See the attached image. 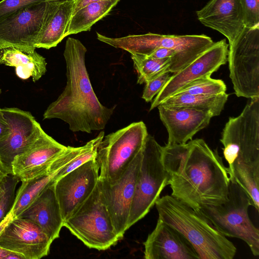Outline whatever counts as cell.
<instances>
[{"instance_id":"obj_25","label":"cell","mask_w":259,"mask_h":259,"mask_svg":"<svg viewBox=\"0 0 259 259\" xmlns=\"http://www.w3.org/2000/svg\"><path fill=\"white\" fill-rule=\"evenodd\" d=\"M119 2L104 1L90 4L72 15L66 36L90 31L97 21L106 16Z\"/></svg>"},{"instance_id":"obj_1","label":"cell","mask_w":259,"mask_h":259,"mask_svg":"<svg viewBox=\"0 0 259 259\" xmlns=\"http://www.w3.org/2000/svg\"><path fill=\"white\" fill-rule=\"evenodd\" d=\"M162 161L171 195L195 210L220 205L228 199V167L217 149L202 139L183 144H166Z\"/></svg>"},{"instance_id":"obj_11","label":"cell","mask_w":259,"mask_h":259,"mask_svg":"<svg viewBox=\"0 0 259 259\" xmlns=\"http://www.w3.org/2000/svg\"><path fill=\"white\" fill-rule=\"evenodd\" d=\"M48 1L15 11L0 20V50L36 48L46 14Z\"/></svg>"},{"instance_id":"obj_26","label":"cell","mask_w":259,"mask_h":259,"mask_svg":"<svg viewBox=\"0 0 259 259\" xmlns=\"http://www.w3.org/2000/svg\"><path fill=\"white\" fill-rule=\"evenodd\" d=\"M226 92L217 95L176 94L164 100L160 104L182 106L209 111L213 116L219 115L228 99Z\"/></svg>"},{"instance_id":"obj_36","label":"cell","mask_w":259,"mask_h":259,"mask_svg":"<svg viewBox=\"0 0 259 259\" xmlns=\"http://www.w3.org/2000/svg\"><path fill=\"white\" fill-rule=\"evenodd\" d=\"M13 219L12 213L11 212L7 214L4 220L0 223V234L6 225Z\"/></svg>"},{"instance_id":"obj_30","label":"cell","mask_w":259,"mask_h":259,"mask_svg":"<svg viewBox=\"0 0 259 259\" xmlns=\"http://www.w3.org/2000/svg\"><path fill=\"white\" fill-rule=\"evenodd\" d=\"M20 180L13 175L7 177L5 191L0 198V223L4 220L10 211L13 206L17 185Z\"/></svg>"},{"instance_id":"obj_16","label":"cell","mask_w":259,"mask_h":259,"mask_svg":"<svg viewBox=\"0 0 259 259\" xmlns=\"http://www.w3.org/2000/svg\"><path fill=\"white\" fill-rule=\"evenodd\" d=\"M53 241L33 222L13 218L0 234V247L24 259H40L48 255Z\"/></svg>"},{"instance_id":"obj_28","label":"cell","mask_w":259,"mask_h":259,"mask_svg":"<svg viewBox=\"0 0 259 259\" xmlns=\"http://www.w3.org/2000/svg\"><path fill=\"white\" fill-rule=\"evenodd\" d=\"M227 87L223 80L208 76L197 79L186 85L175 95H217L225 93Z\"/></svg>"},{"instance_id":"obj_40","label":"cell","mask_w":259,"mask_h":259,"mask_svg":"<svg viewBox=\"0 0 259 259\" xmlns=\"http://www.w3.org/2000/svg\"><path fill=\"white\" fill-rule=\"evenodd\" d=\"M1 89H0V95H1Z\"/></svg>"},{"instance_id":"obj_9","label":"cell","mask_w":259,"mask_h":259,"mask_svg":"<svg viewBox=\"0 0 259 259\" xmlns=\"http://www.w3.org/2000/svg\"><path fill=\"white\" fill-rule=\"evenodd\" d=\"M97 39L131 55L147 56L158 48L172 49L178 54L184 67L193 62L214 42L205 35H163L149 32L113 38L97 32Z\"/></svg>"},{"instance_id":"obj_5","label":"cell","mask_w":259,"mask_h":259,"mask_svg":"<svg viewBox=\"0 0 259 259\" xmlns=\"http://www.w3.org/2000/svg\"><path fill=\"white\" fill-rule=\"evenodd\" d=\"M228 198L220 205L199 210L222 234L242 240L254 256H258L259 230L249 217L248 209L252 204L248 195L237 183L230 181Z\"/></svg>"},{"instance_id":"obj_14","label":"cell","mask_w":259,"mask_h":259,"mask_svg":"<svg viewBox=\"0 0 259 259\" xmlns=\"http://www.w3.org/2000/svg\"><path fill=\"white\" fill-rule=\"evenodd\" d=\"M229 44L226 39L214 42L207 50L187 66L171 75L153 100L149 110L175 95L186 85L211 75L227 62Z\"/></svg>"},{"instance_id":"obj_21","label":"cell","mask_w":259,"mask_h":259,"mask_svg":"<svg viewBox=\"0 0 259 259\" xmlns=\"http://www.w3.org/2000/svg\"><path fill=\"white\" fill-rule=\"evenodd\" d=\"M54 184L46 189L19 217L36 224L53 241L59 237L64 224Z\"/></svg>"},{"instance_id":"obj_24","label":"cell","mask_w":259,"mask_h":259,"mask_svg":"<svg viewBox=\"0 0 259 259\" xmlns=\"http://www.w3.org/2000/svg\"><path fill=\"white\" fill-rule=\"evenodd\" d=\"M61 169L31 180L21 181L10 211L13 218H18L46 189L55 182L57 174Z\"/></svg>"},{"instance_id":"obj_20","label":"cell","mask_w":259,"mask_h":259,"mask_svg":"<svg viewBox=\"0 0 259 259\" xmlns=\"http://www.w3.org/2000/svg\"><path fill=\"white\" fill-rule=\"evenodd\" d=\"M196 13L203 25L224 35L229 45L245 27L240 0H210Z\"/></svg>"},{"instance_id":"obj_32","label":"cell","mask_w":259,"mask_h":259,"mask_svg":"<svg viewBox=\"0 0 259 259\" xmlns=\"http://www.w3.org/2000/svg\"><path fill=\"white\" fill-rule=\"evenodd\" d=\"M245 27L259 26V0H240Z\"/></svg>"},{"instance_id":"obj_10","label":"cell","mask_w":259,"mask_h":259,"mask_svg":"<svg viewBox=\"0 0 259 259\" xmlns=\"http://www.w3.org/2000/svg\"><path fill=\"white\" fill-rule=\"evenodd\" d=\"M229 47V76L235 95L259 98V26L245 27Z\"/></svg>"},{"instance_id":"obj_19","label":"cell","mask_w":259,"mask_h":259,"mask_svg":"<svg viewBox=\"0 0 259 259\" xmlns=\"http://www.w3.org/2000/svg\"><path fill=\"white\" fill-rule=\"evenodd\" d=\"M143 244L145 259H199L184 235L159 219Z\"/></svg>"},{"instance_id":"obj_38","label":"cell","mask_w":259,"mask_h":259,"mask_svg":"<svg viewBox=\"0 0 259 259\" xmlns=\"http://www.w3.org/2000/svg\"><path fill=\"white\" fill-rule=\"evenodd\" d=\"M11 251L0 247V259H6V256L11 253Z\"/></svg>"},{"instance_id":"obj_15","label":"cell","mask_w":259,"mask_h":259,"mask_svg":"<svg viewBox=\"0 0 259 259\" xmlns=\"http://www.w3.org/2000/svg\"><path fill=\"white\" fill-rule=\"evenodd\" d=\"M99 178V167L94 159L55 181L54 191L64 222L91 194Z\"/></svg>"},{"instance_id":"obj_39","label":"cell","mask_w":259,"mask_h":259,"mask_svg":"<svg viewBox=\"0 0 259 259\" xmlns=\"http://www.w3.org/2000/svg\"><path fill=\"white\" fill-rule=\"evenodd\" d=\"M0 175H8L5 171L1 162H0Z\"/></svg>"},{"instance_id":"obj_34","label":"cell","mask_w":259,"mask_h":259,"mask_svg":"<svg viewBox=\"0 0 259 259\" xmlns=\"http://www.w3.org/2000/svg\"><path fill=\"white\" fill-rule=\"evenodd\" d=\"M109 1V0H74L72 14L75 13L76 12H77L80 9L84 7V6H85L90 4L102 2V1ZM111 1H117L118 2L120 1V0H111Z\"/></svg>"},{"instance_id":"obj_6","label":"cell","mask_w":259,"mask_h":259,"mask_svg":"<svg viewBox=\"0 0 259 259\" xmlns=\"http://www.w3.org/2000/svg\"><path fill=\"white\" fill-rule=\"evenodd\" d=\"M63 227L89 248L98 250L108 249L121 239L113 225L98 182L91 194L64 222Z\"/></svg>"},{"instance_id":"obj_17","label":"cell","mask_w":259,"mask_h":259,"mask_svg":"<svg viewBox=\"0 0 259 259\" xmlns=\"http://www.w3.org/2000/svg\"><path fill=\"white\" fill-rule=\"evenodd\" d=\"M66 148L44 131L29 148L14 158L12 175L22 181L56 170H51V166Z\"/></svg>"},{"instance_id":"obj_22","label":"cell","mask_w":259,"mask_h":259,"mask_svg":"<svg viewBox=\"0 0 259 259\" xmlns=\"http://www.w3.org/2000/svg\"><path fill=\"white\" fill-rule=\"evenodd\" d=\"M74 0H53L48 4L36 48L55 47L64 37L72 14Z\"/></svg>"},{"instance_id":"obj_27","label":"cell","mask_w":259,"mask_h":259,"mask_svg":"<svg viewBox=\"0 0 259 259\" xmlns=\"http://www.w3.org/2000/svg\"><path fill=\"white\" fill-rule=\"evenodd\" d=\"M131 58L138 73L137 83L140 84L167 72L170 64L169 59H158L138 54L131 55Z\"/></svg>"},{"instance_id":"obj_33","label":"cell","mask_w":259,"mask_h":259,"mask_svg":"<svg viewBox=\"0 0 259 259\" xmlns=\"http://www.w3.org/2000/svg\"><path fill=\"white\" fill-rule=\"evenodd\" d=\"M53 0H2L0 2V20L26 7Z\"/></svg>"},{"instance_id":"obj_18","label":"cell","mask_w":259,"mask_h":259,"mask_svg":"<svg viewBox=\"0 0 259 259\" xmlns=\"http://www.w3.org/2000/svg\"><path fill=\"white\" fill-rule=\"evenodd\" d=\"M159 117L168 133L167 144H183L206 127L213 115L207 111L159 105Z\"/></svg>"},{"instance_id":"obj_7","label":"cell","mask_w":259,"mask_h":259,"mask_svg":"<svg viewBox=\"0 0 259 259\" xmlns=\"http://www.w3.org/2000/svg\"><path fill=\"white\" fill-rule=\"evenodd\" d=\"M162 149L154 137L148 134L142 148L128 229L147 214L168 185L169 176L162 161Z\"/></svg>"},{"instance_id":"obj_2","label":"cell","mask_w":259,"mask_h":259,"mask_svg":"<svg viewBox=\"0 0 259 259\" xmlns=\"http://www.w3.org/2000/svg\"><path fill=\"white\" fill-rule=\"evenodd\" d=\"M87 49L78 39L68 37L63 55L66 85L63 92L48 107L44 119H60L73 132L91 133L103 130L116 105H102L91 84L85 63Z\"/></svg>"},{"instance_id":"obj_13","label":"cell","mask_w":259,"mask_h":259,"mask_svg":"<svg viewBox=\"0 0 259 259\" xmlns=\"http://www.w3.org/2000/svg\"><path fill=\"white\" fill-rule=\"evenodd\" d=\"M1 111L10 132L0 139V162L7 175L13 174L14 158L29 148L44 131L28 111L5 108Z\"/></svg>"},{"instance_id":"obj_37","label":"cell","mask_w":259,"mask_h":259,"mask_svg":"<svg viewBox=\"0 0 259 259\" xmlns=\"http://www.w3.org/2000/svg\"><path fill=\"white\" fill-rule=\"evenodd\" d=\"M8 175H0V198L2 196L5 192L6 179Z\"/></svg>"},{"instance_id":"obj_23","label":"cell","mask_w":259,"mask_h":259,"mask_svg":"<svg viewBox=\"0 0 259 259\" xmlns=\"http://www.w3.org/2000/svg\"><path fill=\"white\" fill-rule=\"evenodd\" d=\"M0 64L14 67L19 78L25 80L31 77L33 82L39 80L47 71L46 59L35 50L14 47L1 50Z\"/></svg>"},{"instance_id":"obj_4","label":"cell","mask_w":259,"mask_h":259,"mask_svg":"<svg viewBox=\"0 0 259 259\" xmlns=\"http://www.w3.org/2000/svg\"><path fill=\"white\" fill-rule=\"evenodd\" d=\"M220 142L229 175L235 168L259 163V98L250 99L238 116L229 118Z\"/></svg>"},{"instance_id":"obj_8","label":"cell","mask_w":259,"mask_h":259,"mask_svg":"<svg viewBox=\"0 0 259 259\" xmlns=\"http://www.w3.org/2000/svg\"><path fill=\"white\" fill-rule=\"evenodd\" d=\"M148 134L145 124L141 121L104 136L96 157L99 178L110 183L119 179L142 149Z\"/></svg>"},{"instance_id":"obj_12","label":"cell","mask_w":259,"mask_h":259,"mask_svg":"<svg viewBox=\"0 0 259 259\" xmlns=\"http://www.w3.org/2000/svg\"><path fill=\"white\" fill-rule=\"evenodd\" d=\"M142 158V149L119 179L113 183L99 178L101 194L115 230L121 239L127 223Z\"/></svg>"},{"instance_id":"obj_35","label":"cell","mask_w":259,"mask_h":259,"mask_svg":"<svg viewBox=\"0 0 259 259\" xmlns=\"http://www.w3.org/2000/svg\"><path fill=\"white\" fill-rule=\"evenodd\" d=\"M10 132V126L4 118L0 108V139L9 134Z\"/></svg>"},{"instance_id":"obj_29","label":"cell","mask_w":259,"mask_h":259,"mask_svg":"<svg viewBox=\"0 0 259 259\" xmlns=\"http://www.w3.org/2000/svg\"><path fill=\"white\" fill-rule=\"evenodd\" d=\"M104 134V132L101 131L95 138L83 145L82 150L58 171L56 175V180L84 163L96 159L98 147L103 140Z\"/></svg>"},{"instance_id":"obj_31","label":"cell","mask_w":259,"mask_h":259,"mask_svg":"<svg viewBox=\"0 0 259 259\" xmlns=\"http://www.w3.org/2000/svg\"><path fill=\"white\" fill-rule=\"evenodd\" d=\"M170 73L163 72L145 83L142 98L146 102L152 101L154 96L162 90L170 78Z\"/></svg>"},{"instance_id":"obj_3","label":"cell","mask_w":259,"mask_h":259,"mask_svg":"<svg viewBox=\"0 0 259 259\" xmlns=\"http://www.w3.org/2000/svg\"><path fill=\"white\" fill-rule=\"evenodd\" d=\"M158 219L180 232L192 245L199 259H233L237 249L199 211L171 195L155 204Z\"/></svg>"}]
</instances>
